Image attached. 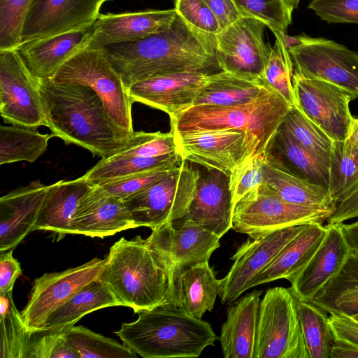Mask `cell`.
<instances>
[{"label": "cell", "mask_w": 358, "mask_h": 358, "mask_svg": "<svg viewBox=\"0 0 358 358\" xmlns=\"http://www.w3.org/2000/svg\"><path fill=\"white\" fill-rule=\"evenodd\" d=\"M136 314L135 321L122 323L115 334L144 358L198 357L219 339L208 322L171 303Z\"/></svg>", "instance_id": "3"}, {"label": "cell", "mask_w": 358, "mask_h": 358, "mask_svg": "<svg viewBox=\"0 0 358 358\" xmlns=\"http://www.w3.org/2000/svg\"><path fill=\"white\" fill-rule=\"evenodd\" d=\"M331 358H358V348L352 345L334 341L331 346Z\"/></svg>", "instance_id": "54"}, {"label": "cell", "mask_w": 358, "mask_h": 358, "mask_svg": "<svg viewBox=\"0 0 358 358\" xmlns=\"http://www.w3.org/2000/svg\"><path fill=\"white\" fill-rule=\"evenodd\" d=\"M35 0H0V50L17 48L26 15Z\"/></svg>", "instance_id": "44"}, {"label": "cell", "mask_w": 358, "mask_h": 358, "mask_svg": "<svg viewBox=\"0 0 358 358\" xmlns=\"http://www.w3.org/2000/svg\"><path fill=\"white\" fill-rule=\"evenodd\" d=\"M176 16L174 8L100 14L87 48H102L146 38L166 29Z\"/></svg>", "instance_id": "23"}, {"label": "cell", "mask_w": 358, "mask_h": 358, "mask_svg": "<svg viewBox=\"0 0 358 358\" xmlns=\"http://www.w3.org/2000/svg\"><path fill=\"white\" fill-rule=\"evenodd\" d=\"M39 85L48 127L66 143L102 159L114 155L132 136L113 120L90 87L51 79H39Z\"/></svg>", "instance_id": "2"}, {"label": "cell", "mask_w": 358, "mask_h": 358, "mask_svg": "<svg viewBox=\"0 0 358 358\" xmlns=\"http://www.w3.org/2000/svg\"><path fill=\"white\" fill-rule=\"evenodd\" d=\"M182 162L174 134L135 132L114 155L102 158L83 175L93 185Z\"/></svg>", "instance_id": "11"}, {"label": "cell", "mask_w": 358, "mask_h": 358, "mask_svg": "<svg viewBox=\"0 0 358 358\" xmlns=\"http://www.w3.org/2000/svg\"><path fill=\"white\" fill-rule=\"evenodd\" d=\"M327 227L320 224H306L275 259L249 285V289L281 278L288 280L310 260L320 245Z\"/></svg>", "instance_id": "30"}, {"label": "cell", "mask_w": 358, "mask_h": 358, "mask_svg": "<svg viewBox=\"0 0 358 358\" xmlns=\"http://www.w3.org/2000/svg\"><path fill=\"white\" fill-rule=\"evenodd\" d=\"M210 74L184 71L157 75L132 84L127 90L133 102L157 108L172 117L194 105Z\"/></svg>", "instance_id": "21"}, {"label": "cell", "mask_w": 358, "mask_h": 358, "mask_svg": "<svg viewBox=\"0 0 358 358\" xmlns=\"http://www.w3.org/2000/svg\"><path fill=\"white\" fill-rule=\"evenodd\" d=\"M308 8L329 24H358V0H312Z\"/></svg>", "instance_id": "48"}, {"label": "cell", "mask_w": 358, "mask_h": 358, "mask_svg": "<svg viewBox=\"0 0 358 358\" xmlns=\"http://www.w3.org/2000/svg\"><path fill=\"white\" fill-rule=\"evenodd\" d=\"M294 71L333 83L358 97V54L334 41L303 34L302 43L288 50Z\"/></svg>", "instance_id": "15"}, {"label": "cell", "mask_w": 358, "mask_h": 358, "mask_svg": "<svg viewBox=\"0 0 358 358\" xmlns=\"http://www.w3.org/2000/svg\"><path fill=\"white\" fill-rule=\"evenodd\" d=\"M352 146L358 148V118L353 120L350 131L346 139Z\"/></svg>", "instance_id": "57"}, {"label": "cell", "mask_w": 358, "mask_h": 358, "mask_svg": "<svg viewBox=\"0 0 358 358\" xmlns=\"http://www.w3.org/2000/svg\"><path fill=\"white\" fill-rule=\"evenodd\" d=\"M48 185L36 180L0 199V252L15 248L37 220Z\"/></svg>", "instance_id": "25"}, {"label": "cell", "mask_w": 358, "mask_h": 358, "mask_svg": "<svg viewBox=\"0 0 358 358\" xmlns=\"http://www.w3.org/2000/svg\"><path fill=\"white\" fill-rule=\"evenodd\" d=\"M178 164H168L159 166L106 181L98 184V185L101 187L109 194L124 200L156 183L165 177Z\"/></svg>", "instance_id": "45"}, {"label": "cell", "mask_w": 358, "mask_h": 358, "mask_svg": "<svg viewBox=\"0 0 358 358\" xmlns=\"http://www.w3.org/2000/svg\"><path fill=\"white\" fill-rule=\"evenodd\" d=\"M294 105L333 141H345L354 117L350 102L357 98L327 81L305 78L294 72Z\"/></svg>", "instance_id": "14"}, {"label": "cell", "mask_w": 358, "mask_h": 358, "mask_svg": "<svg viewBox=\"0 0 358 358\" xmlns=\"http://www.w3.org/2000/svg\"><path fill=\"white\" fill-rule=\"evenodd\" d=\"M356 321L358 322V313L357 314H354V315H351Z\"/></svg>", "instance_id": "59"}, {"label": "cell", "mask_w": 358, "mask_h": 358, "mask_svg": "<svg viewBox=\"0 0 358 358\" xmlns=\"http://www.w3.org/2000/svg\"><path fill=\"white\" fill-rule=\"evenodd\" d=\"M220 289V280L209 262L197 264L183 271L175 281L172 304L201 320L213 310Z\"/></svg>", "instance_id": "29"}, {"label": "cell", "mask_w": 358, "mask_h": 358, "mask_svg": "<svg viewBox=\"0 0 358 358\" xmlns=\"http://www.w3.org/2000/svg\"><path fill=\"white\" fill-rule=\"evenodd\" d=\"M340 227L352 253L358 257V220L350 224H340Z\"/></svg>", "instance_id": "55"}, {"label": "cell", "mask_w": 358, "mask_h": 358, "mask_svg": "<svg viewBox=\"0 0 358 358\" xmlns=\"http://www.w3.org/2000/svg\"><path fill=\"white\" fill-rule=\"evenodd\" d=\"M197 166L182 160L162 179L123 200L137 227L152 229L185 215L193 196Z\"/></svg>", "instance_id": "9"}, {"label": "cell", "mask_w": 358, "mask_h": 358, "mask_svg": "<svg viewBox=\"0 0 358 358\" xmlns=\"http://www.w3.org/2000/svg\"><path fill=\"white\" fill-rule=\"evenodd\" d=\"M51 80L90 87L99 96L113 120L129 133H134L133 101L103 48L81 50L66 62Z\"/></svg>", "instance_id": "7"}, {"label": "cell", "mask_w": 358, "mask_h": 358, "mask_svg": "<svg viewBox=\"0 0 358 358\" xmlns=\"http://www.w3.org/2000/svg\"><path fill=\"white\" fill-rule=\"evenodd\" d=\"M99 278L135 313L171 303L169 275L140 236L122 237L110 247Z\"/></svg>", "instance_id": "4"}, {"label": "cell", "mask_w": 358, "mask_h": 358, "mask_svg": "<svg viewBox=\"0 0 358 358\" xmlns=\"http://www.w3.org/2000/svg\"><path fill=\"white\" fill-rule=\"evenodd\" d=\"M306 225L278 230L258 238L247 239L232 256L234 263L220 279L219 296L222 304L236 301L247 289L253 278L264 269L296 236Z\"/></svg>", "instance_id": "19"}, {"label": "cell", "mask_w": 358, "mask_h": 358, "mask_svg": "<svg viewBox=\"0 0 358 358\" xmlns=\"http://www.w3.org/2000/svg\"><path fill=\"white\" fill-rule=\"evenodd\" d=\"M174 9L189 25L199 31L215 36L222 31L216 16L203 0H175Z\"/></svg>", "instance_id": "47"}, {"label": "cell", "mask_w": 358, "mask_h": 358, "mask_svg": "<svg viewBox=\"0 0 358 358\" xmlns=\"http://www.w3.org/2000/svg\"><path fill=\"white\" fill-rule=\"evenodd\" d=\"M136 227L124 201L94 185L79 203L72 234L103 238Z\"/></svg>", "instance_id": "24"}, {"label": "cell", "mask_w": 358, "mask_h": 358, "mask_svg": "<svg viewBox=\"0 0 358 358\" xmlns=\"http://www.w3.org/2000/svg\"><path fill=\"white\" fill-rule=\"evenodd\" d=\"M0 114L12 124L48 127L39 79L16 48L0 50Z\"/></svg>", "instance_id": "12"}, {"label": "cell", "mask_w": 358, "mask_h": 358, "mask_svg": "<svg viewBox=\"0 0 358 358\" xmlns=\"http://www.w3.org/2000/svg\"><path fill=\"white\" fill-rule=\"evenodd\" d=\"M358 186V148L334 141L329 159V192L334 207Z\"/></svg>", "instance_id": "36"}, {"label": "cell", "mask_w": 358, "mask_h": 358, "mask_svg": "<svg viewBox=\"0 0 358 358\" xmlns=\"http://www.w3.org/2000/svg\"><path fill=\"white\" fill-rule=\"evenodd\" d=\"M55 136L43 134L36 127L13 124L0 127V164L27 161L34 162L47 150Z\"/></svg>", "instance_id": "35"}, {"label": "cell", "mask_w": 358, "mask_h": 358, "mask_svg": "<svg viewBox=\"0 0 358 358\" xmlns=\"http://www.w3.org/2000/svg\"><path fill=\"white\" fill-rule=\"evenodd\" d=\"M262 290H254L228 307L220 342L225 358H255Z\"/></svg>", "instance_id": "27"}, {"label": "cell", "mask_w": 358, "mask_h": 358, "mask_svg": "<svg viewBox=\"0 0 358 358\" xmlns=\"http://www.w3.org/2000/svg\"><path fill=\"white\" fill-rule=\"evenodd\" d=\"M220 237L192 222L179 219L152 229L145 239L155 256L168 272L173 301L174 283L185 269L209 262L220 244Z\"/></svg>", "instance_id": "10"}, {"label": "cell", "mask_w": 358, "mask_h": 358, "mask_svg": "<svg viewBox=\"0 0 358 358\" xmlns=\"http://www.w3.org/2000/svg\"><path fill=\"white\" fill-rule=\"evenodd\" d=\"M289 8L293 11L296 8L301 0H285Z\"/></svg>", "instance_id": "58"}, {"label": "cell", "mask_w": 358, "mask_h": 358, "mask_svg": "<svg viewBox=\"0 0 358 358\" xmlns=\"http://www.w3.org/2000/svg\"><path fill=\"white\" fill-rule=\"evenodd\" d=\"M274 36L275 41L271 47L265 69L264 82L278 92L290 104L294 105V63L288 50L284 45L283 35Z\"/></svg>", "instance_id": "41"}, {"label": "cell", "mask_w": 358, "mask_h": 358, "mask_svg": "<svg viewBox=\"0 0 358 358\" xmlns=\"http://www.w3.org/2000/svg\"><path fill=\"white\" fill-rule=\"evenodd\" d=\"M266 27L256 18L241 16L215 35V57L220 69L264 82L272 47L264 41Z\"/></svg>", "instance_id": "13"}, {"label": "cell", "mask_w": 358, "mask_h": 358, "mask_svg": "<svg viewBox=\"0 0 358 358\" xmlns=\"http://www.w3.org/2000/svg\"><path fill=\"white\" fill-rule=\"evenodd\" d=\"M296 308L310 358H329L334 340L326 312L297 299Z\"/></svg>", "instance_id": "37"}, {"label": "cell", "mask_w": 358, "mask_h": 358, "mask_svg": "<svg viewBox=\"0 0 358 358\" xmlns=\"http://www.w3.org/2000/svg\"><path fill=\"white\" fill-rule=\"evenodd\" d=\"M103 49L127 90L157 75L221 71L215 57V36L197 31L177 13L171 24L159 33Z\"/></svg>", "instance_id": "1"}, {"label": "cell", "mask_w": 358, "mask_h": 358, "mask_svg": "<svg viewBox=\"0 0 358 358\" xmlns=\"http://www.w3.org/2000/svg\"><path fill=\"white\" fill-rule=\"evenodd\" d=\"M94 186L84 176L48 185L34 231H53L60 237L72 234V222L83 197Z\"/></svg>", "instance_id": "28"}, {"label": "cell", "mask_w": 358, "mask_h": 358, "mask_svg": "<svg viewBox=\"0 0 358 358\" xmlns=\"http://www.w3.org/2000/svg\"><path fill=\"white\" fill-rule=\"evenodd\" d=\"M216 16L222 29L243 16L233 0H203Z\"/></svg>", "instance_id": "51"}, {"label": "cell", "mask_w": 358, "mask_h": 358, "mask_svg": "<svg viewBox=\"0 0 358 358\" xmlns=\"http://www.w3.org/2000/svg\"><path fill=\"white\" fill-rule=\"evenodd\" d=\"M333 210L289 203L264 182L236 203L232 229L256 239L290 227L322 224Z\"/></svg>", "instance_id": "6"}, {"label": "cell", "mask_w": 358, "mask_h": 358, "mask_svg": "<svg viewBox=\"0 0 358 358\" xmlns=\"http://www.w3.org/2000/svg\"><path fill=\"white\" fill-rule=\"evenodd\" d=\"M266 152L289 173L329 189V164L299 144L281 125Z\"/></svg>", "instance_id": "31"}, {"label": "cell", "mask_w": 358, "mask_h": 358, "mask_svg": "<svg viewBox=\"0 0 358 358\" xmlns=\"http://www.w3.org/2000/svg\"><path fill=\"white\" fill-rule=\"evenodd\" d=\"M13 250L0 252V295L13 291L15 280L22 273Z\"/></svg>", "instance_id": "50"}, {"label": "cell", "mask_w": 358, "mask_h": 358, "mask_svg": "<svg viewBox=\"0 0 358 358\" xmlns=\"http://www.w3.org/2000/svg\"><path fill=\"white\" fill-rule=\"evenodd\" d=\"M12 292L0 295V357L25 358L30 331L15 306Z\"/></svg>", "instance_id": "39"}, {"label": "cell", "mask_w": 358, "mask_h": 358, "mask_svg": "<svg viewBox=\"0 0 358 358\" xmlns=\"http://www.w3.org/2000/svg\"><path fill=\"white\" fill-rule=\"evenodd\" d=\"M332 217L338 223L358 217V186L335 206Z\"/></svg>", "instance_id": "53"}, {"label": "cell", "mask_w": 358, "mask_h": 358, "mask_svg": "<svg viewBox=\"0 0 358 358\" xmlns=\"http://www.w3.org/2000/svg\"><path fill=\"white\" fill-rule=\"evenodd\" d=\"M105 259L94 258L60 272L45 273L35 279L21 315L26 328H43L48 317L90 282L99 277Z\"/></svg>", "instance_id": "16"}, {"label": "cell", "mask_w": 358, "mask_h": 358, "mask_svg": "<svg viewBox=\"0 0 358 358\" xmlns=\"http://www.w3.org/2000/svg\"><path fill=\"white\" fill-rule=\"evenodd\" d=\"M108 1L35 0L26 15L18 46L93 24Z\"/></svg>", "instance_id": "18"}, {"label": "cell", "mask_w": 358, "mask_h": 358, "mask_svg": "<svg viewBox=\"0 0 358 358\" xmlns=\"http://www.w3.org/2000/svg\"><path fill=\"white\" fill-rule=\"evenodd\" d=\"M303 36V34L294 36H289L287 33L284 34L282 36V40L285 47L289 50L293 47L300 45L302 43Z\"/></svg>", "instance_id": "56"}, {"label": "cell", "mask_w": 358, "mask_h": 358, "mask_svg": "<svg viewBox=\"0 0 358 358\" xmlns=\"http://www.w3.org/2000/svg\"><path fill=\"white\" fill-rule=\"evenodd\" d=\"M94 24L80 30L31 41L16 49L36 77L51 79L66 62L87 47Z\"/></svg>", "instance_id": "26"}, {"label": "cell", "mask_w": 358, "mask_h": 358, "mask_svg": "<svg viewBox=\"0 0 358 358\" xmlns=\"http://www.w3.org/2000/svg\"><path fill=\"white\" fill-rule=\"evenodd\" d=\"M324 236L308 263L289 278L295 297L311 301L343 270L352 252L340 224H327Z\"/></svg>", "instance_id": "20"}, {"label": "cell", "mask_w": 358, "mask_h": 358, "mask_svg": "<svg viewBox=\"0 0 358 358\" xmlns=\"http://www.w3.org/2000/svg\"><path fill=\"white\" fill-rule=\"evenodd\" d=\"M303 147L329 164L334 141L292 105L280 124Z\"/></svg>", "instance_id": "40"}, {"label": "cell", "mask_w": 358, "mask_h": 358, "mask_svg": "<svg viewBox=\"0 0 358 358\" xmlns=\"http://www.w3.org/2000/svg\"><path fill=\"white\" fill-rule=\"evenodd\" d=\"M243 16L256 18L274 35H283L292 22V10L285 0H233Z\"/></svg>", "instance_id": "42"}, {"label": "cell", "mask_w": 358, "mask_h": 358, "mask_svg": "<svg viewBox=\"0 0 358 358\" xmlns=\"http://www.w3.org/2000/svg\"><path fill=\"white\" fill-rule=\"evenodd\" d=\"M339 311L352 315L358 313V282L343 290L334 299L327 310Z\"/></svg>", "instance_id": "52"}, {"label": "cell", "mask_w": 358, "mask_h": 358, "mask_svg": "<svg viewBox=\"0 0 358 358\" xmlns=\"http://www.w3.org/2000/svg\"><path fill=\"white\" fill-rule=\"evenodd\" d=\"M177 152L182 160L230 176L252 155L246 134L236 129L174 132Z\"/></svg>", "instance_id": "17"}, {"label": "cell", "mask_w": 358, "mask_h": 358, "mask_svg": "<svg viewBox=\"0 0 358 358\" xmlns=\"http://www.w3.org/2000/svg\"><path fill=\"white\" fill-rule=\"evenodd\" d=\"M266 83L251 101L236 106L194 105L170 117L174 132L236 129L244 132L252 155H264L292 107Z\"/></svg>", "instance_id": "5"}, {"label": "cell", "mask_w": 358, "mask_h": 358, "mask_svg": "<svg viewBox=\"0 0 358 358\" xmlns=\"http://www.w3.org/2000/svg\"><path fill=\"white\" fill-rule=\"evenodd\" d=\"M264 155L248 157L231 171L229 176V187L234 206L245 194L264 182L262 173Z\"/></svg>", "instance_id": "46"}, {"label": "cell", "mask_w": 358, "mask_h": 358, "mask_svg": "<svg viewBox=\"0 0 358 358\" xmlns=\"http://www.w3.org/2000/svg\"><path fill=\"white\" fill-rule=\"evenodd\" d=\"M202 166L193 196L185 215L188 220L220 238L232 228L234 204L229 187V176L222 172Z\"/></svg>", "instance_id": "22"}, {"label": "cell", "mask_w": 358, "mask_h": 358, "mask_svg": "<svg viewBox=\"0 0 358 358\" xmlns=\"http://www.w3.org/2000/svg\"><path fill=\"white\" fill-rule=\"evenodd\" d=\"M73 324L30 331L25 358H80L66 343L64 334Z\"/></svg>", "instance_id": "43"}, {"label": "cell", "mask_w": 358, "mask_h": 358, "mask_svg": "<svg viewBox=\"0 0 358 358\" xmlns=\"http://www.w3.org/2000/svg\"><path fill=\"white\" fill-rule=\"evenodd\" d=\"M117 306H121L120 302L99 277L83 287L66 303L53 311L45 320L43 328L74 325L88 313Z\"/></svg>", "instance_id": "33"}, {"label": "cell", "mask_w": 358, "mask_h": 358, "mask_svg": "<svg viewBox=\"0 0 358 358\" xmlns=\"http://www.w3.org/2000/svg\"><path fill=\"white\" fill-rule=\"evenodd\" d=\"M67 345L80 358H134L137 355L125 344L95 333L83 326H72L64 335Z\"/></svg>", "instance_id": "38"}, {"label": "cell", "mask_w": 358, "mask_h": 358, "mask_svg": "<svg viewBox=\"0 0 358 358\" xmlns=\"http://www.w3.org/2000/svg\"><path fill=\"white\" fill-rule=\"evenodd\" d=\"M262 173L264 182L283 200L296 205L333 208L327 188L289 173L268 152L263 158Z\"/></svg>", "instance_id": "32"}, {"label": "cell", "mask_w": 358, "mask_h": 358, "mask_svg": "<svg viewBox=\"0 0 358 358\" xmlns=\"http://www.w3.org/2000/svg\"><path fill=\"white\" fill-rule=\"evenodd\" d=\"M328 322L334 340L358 348V322L351 315L339 311H329Z\"/></svg>", "instance_id": "49"}, {"label": "cell", "mask_w": 358, "mask_h": 358, "mask_svg": "<svg viewBox=\"0 0 358 358\" xmlns=\"http://www.w3.org/2000/svg\"><path fill=\"white\" fill-rule=\"evenodd\" d=\"M310 358L290 288L275 287L260 301L255 358Z\"/></svg>", "instance_id": "8"}, {"label": "cell", "mask_w": 358, "mask_h": 358, "mask_svg": "<svg viewBox=\"0 0 358 358\" xmlns=\"http://www.w3.org/2000/svg\"><path fill=\"white\" fill-rule=\"evenodd\" d=\"M265 83L242 78L220 71L211 73L194 105L236 106L251 101Z\"/></svg>", "instance_id": "34"}]
</instances>
